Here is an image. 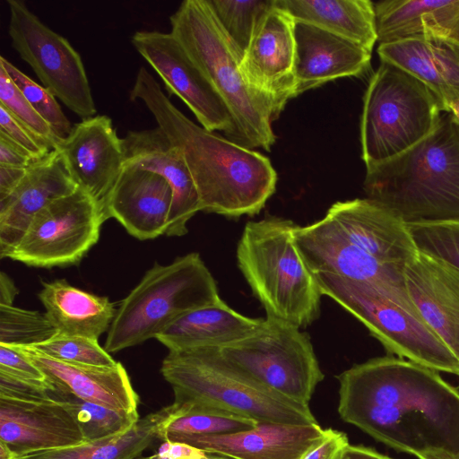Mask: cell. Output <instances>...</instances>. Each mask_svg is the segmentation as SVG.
I'll use <instances>...</instances> for the list:
<instances>
[{"mask_svg": "<svg viewBox=\"0 0 459 459\" xmlns=\"http://www.w3.org/2000/svg\"><path fill=\"white\" fill-rule=\"evenodd\" d=\"M336 378L343 421L415 456L459 453V391L437 371L381 357L356 364Z\"/></svg>", "mask_w": 459, "mask_h": 459, "instance_id": "obj_1", "label": "cell"}, {"mask_svg": "<svg viewBox=\"0 0 459 459\" xmlns=\"http://www.w3.org/2000/svg\"><path fill=\"white\" fill-rule=\"evenodd\" d=\"M130 100H142L158 126L182 151L201 212L230 218L254 216L274 194L277 173L266 156L194 123L143 66L138 70Z\"/></svg>", "mask_w": 459, "mask_h": 459, "instance_id": "obj_2", "label": "cell"}, {"mask_svg": "<svg viewBox=\"0 0 459 459\" xmlns=\"http://www.w3.org/2000/svg\"><path fill=\"white\" fill-rule=\"evenodd\" d=\"M363 189L406 225L459 221V122L445 112L414 146L367 167Z\"/></svg>", "mask_w": 459, "mask_h": 459, "instance_id": "obj_3", "label": "cell"}, {"mask_svg": "<svg viewBox=\"0 0 459 459\" xmlns=\"http://www.w3.org/2000/svg\"><path fill=\"white\" fill-rule=\"evenodd\" d=\"M170 33L208 79L233 122L226 137L270 152L275 143L269 103L252 91L240 70L243 53L217 20L208 0H185L169 16Z\"/></svg>", "mask_w": 459, "mask_h": 459, "instance_id": "obj_4", "label": "cell"}, {"mask_svg": "<svg viewBox=\"0 0 459 459\" xmlns=\"http://www.w3.org/2000/svg\"><path fill=\"white\" fill-rule=\"evenodd\" d=\"M297 224L280 217L248 221L237 247L238 265L266 316L307 327L323 296L294 242Z\"/></svg>", "mask_w": 459, "mask_h": 459, "instance_id": "obj_5", "label": "cell"}, {"mask_svg": "<svg viewBox=\"0 0 459 459\" xmlns=\"http://www.w3.org/2000/svg\"><path fill=\"white\" fill-rule=\"evenodd\" d=\"M160 372L171 385L178 404L214 406L257 422L318 423L308 405L252 379L227 361L218 347L169 351Z\"/></svg>", "mask_w": 459, "mask_h": 459, "instance_id": "obj_6", "label": "cell"}, {"mask_svg": "<svg viewBox=\"0 0 459 459\" xmlns=\"http://www.w3.org/2000/svg\"><path fill=\"white\" fill-rule=\"evenodd\" d=\"M221 300L216 281L198 253L155 263L117 308L104 349L109 352L144 342L194 309Z\"/></svg>", "mask_w": 459, "mask_h": 459, "instance_id": "obj_7", "label": "cell"}, {"mask_svg": "<svg viewBox=\"0 0 459 459\" xmlns=\"http://www.w3.org/2000/svg\"><path fill=\"white\" fill-rule=\"evenodd\" d=\"M313 275L322 295L355 316L390 353L459 376V360L427 325L408 293L328 273Z\"/></svg>", "mask_w": 459, "mask_h": 459, "instance_id": "obj_8", "label": "cell"}, {"mask_svg": "<svg viewBox=\"0 0 459 459\" xmlns=\"http://www.w3.org/2000/svg\"><path fill=\"white\" fill-rule=\"evenodd\" d=\"M445 113L435 94L403 69L381 61L363 98L361 159L366 168L388 160L429 134Z\"/></svg>", "mask_w": 459, "mask_h": 459, "instance_id": "obj_9", "label": "cell"}, {"mask_svg": "<svg viewBox=\"0 0 459 459\" xmlns=\"http://www.w3.org/2000/svg\"><path fill=\"white\" fill-rule=\"evenodd\" d=\"M218 350L252 379L301 404L308 405L324 379L309 336L274 317L266 316L252 333Z\"/></svg>", "mask_w": 459, "mask_h": 459, "instance_id": "obj_10", "label": "cell"}, {"mask_svg": "<svg viewBox=\"0 0 459 459\" xmlns=\"http://www.w3.org/2000/svg\"><path fill=\"white\" fill-rule=\"evenodd\" d=\"M12 47L43 86L67 108L86 119L96 116L87 74L69 41L46 26L22 1L7 0Z\"/></svg>", "mask_w": 459, "mask_h": 459, "instance_id": "obj_11", "label": "cell"}, {"mask_svg": "<svg viewBox=\"0 0 459 459\" xmlns=\"http://www.w3.org/2000/svg\"><path fill=\"white\" fill-rule=\"evenodd\" d=\"M105 221L99 204L78 186L44 207L6 258L42 268L75 264L97 243Z\"/></svg>", "mask_w": 459, "mask_h": 459, "instance_id": "obj_12", "label": "cell"}, {"mask_svg": "<svg viewBox=\"0 0 459 459\" xmlns=\"http://www.w3.org/2000/svg\"><path fill=\"white\" fill-rule=\"evenodd\" d=\"M295 20L274 4L255 25L240 62L249 88L270 105L273 121L297 97Z\"/></svg>", "mask_w": 459, "mask_h": 459, "instance_id": "obj_13", "label": "cell"}, {"mask_svg": "<svg viewBox=\"0 0 459 459\" xmlns=\"http://www.w3.org/2000/svg\"><path fill=\"white\" fill-rule=\"evenodd\" d=\"M131 42L160 77L169 95L178 97L201 126L210 132L233 127L231 115L208 79L170 32L138 30Z\"/></svg>", "mask_w": 459, "mask_h": 459, "instance_id": "obj_14", "label": "cell"}, {"mask_svg": "<svg viewBox=\"0 0 459 459\" xmlns=\"http://www.w3.org/2000/svg\"><path fill=\"white\" fill-rule=\"evenodd\" d=\"M74 183L100 206L105 203L125 165L123 138L106 115L82 119L56 149ZM105 218V217H104Z\"/></svg>", "mask_w": 459, "mask_h": 459, "instance_id": "obj_15", "label": "cell"}, {"mask_svg": "<svg viewBox=\"0 0 459 459\" xmlns=\"http://www.w3.org/2000/svg\"><path fill=\"white\" fill-rule=\"evenodd\" d=\"M293 237L312 274L323 273L374 282L408 293L404 267L384 264L362 251L349 242L325 216L307 226L297 225Z\"/></svg>", "mask_w": 459, "mask_h": 459, "instance_id": "obj_16", "label": "cell"}, {"mask_svg": "<svg viewBox=\"0 0 459 459\" xmlns=\"http://www.w3.org/2000/svg\"><path fill=\"white\" fill-rule=\"evenodd\" d=\"M325 216L349 242L384 264L405 267L419 252L408 226L369 198L336 202Z\"/></svg>", "mask_w": 459, "mask_h": 459, "instance_id": "obj_17", "label": "cell"}, {"mask_svg": "<svg viewBox=\"0 0 459 459\" xmlns=\"http://www.w3.org/2000/svg\"><path fill=\"white\" fill-rule=\"evenodd\" d=\"M125 165L154 172L163 177L173 192L166 235L183 236L187 222L200 210L199 195L179 147L159 126L128 131L123 138Z\"/></svg>", "mask_w": 459, "mask_h": 459, "instance_id": "obj_18", "label": "cell"}, {"mask_svg": "<svg viewBox=\"0 0 459 459\" xmlns=\"http://www.w3.org/2000/svg\"><path fill=\"white\" fill-rule=\"evenodd\" d=\"M329 429L318 423L281 424L258 422L246 431L178 437L179 441L207 453L232 459H304L327 437Z\"/></svg>", "mask_w": 459, "mask_h": 459, "instance_id": "obj_19", "label": "cell"}, {"mask_svg": "<svg viewBox=\"0 0 459 459\" xmlns=\"http://www.w3.org/2000/svg\"><path fill=\"white\" fill-rule=\"evenodd\" d=\"M0 441L16 456L85 442L76 421L59 403L2 395Z\"/></svg>", "mask_w": 459, "mask_h": 459, "instance_id": "obj_20", "label": "cell"}, {"mask_svg": "<svg viewBox=\"0 0 459 459\" xmlns=\"http://www.w3.org/2000/svg\"><path fill=\"white\" fill-rule=\"evenodd\" d=\"M173 200L169 182L160 175L124 165L103 208L105 220L116 219L139 240L166 235Z\"/></svg>", "mask_w": 459, "mask_h": 459, "instance_id": "obj_21", "label": "cell"}, {"mask_svg": "<svg viewBox=\"0 0 459 459\" xmlns=\"http://www.w3.org/2000/svg\"><path fill=\"white\" fill-rule=\"evenodd\" d=\"M297 96L343 77H363L372 51L316 25L295 21Z\"/></svg>", "mask_w": 459, "mask_h": 459, "instance_id": "obj_22", "label": "cell"}, {"mask_svg": "<svg viewBox=\"0 0 459 459\" xmlns=\"http://www.w3.org/2000/svg\"><path fill=\"white\" fill-rule=\"evenodd\" d=\"M404 280L420 315L459 360V269L418 252L404 267Z\"/></svg>", "mask_w": 459, "mask_h": 459, "instance_id": "obj_23", "label": "cell"}, {"mask_svg": "<svg viewBox=\"0 0 459 459\" xmlns=\"http://www.w3.org/2000/svg\"><path fill=\"white\" fill-rule=\"evenodd\" d=\"M78 186L57 150L33 162L21 184L0 200V256L7 257L34 217L48 204L73 193Z\"/></svg>", "mask_w": 459, "mask_h": 459, "instance_id": "obj_24", "label": "cell"}, {"mask_svg": "<svg viewBox=\"0 0 459 459\" xmlns=\"http://www.w3.org/2000/svg\"><path fill=\"white\" fill-rule=\"evenodd\" d=\"M17 348L31 359L54 387L112 410L138 414L139 396L120 362L110 368L80 366L54 359L31 347Z\"/></svg>", "mask_w": 459, "mask_h": 459, "instance_id": "obj_25", "label": "cell"}, {"mask_svg": "<svg viewBox=\"0 0 459 459\" xmlns=\"http://www.w3.org/2000/svg\"><path fill=\"white\" fill-rule=\"evenodd\" d=\"M381 61L389 62L422 82L439 100L444 111L459 99V43L420 37L380 44Z\"/></svg>", "mask_w": 459, "mask_h": 459, "instance_id": "obj_26", "label": "cell"}, {"mask_svg": "<svg viewBox=\"0 0 459 459\" xmlns=\"http://www.w3.org/2000/svg\"><path fill=\"white\" fill-rule=\"evenodd\" d=\"M377 42L433 37L459 43V0L374 3Z\"/></svg>", "mask_w": 459, "mask_h": 459, "instance_id": "obj_27", "label": "cell"}, {"mask_svg": "<svg viewBox=\"0 0 459 459\" xmlns=\"http://www.w3.org/2000/svg\"><path fill=\"white\" fill-rule=\"evenodd\" d=\"M262 322L237 312L221 299L181 316L155 339L169 351L221 347L249 335Z\"/></svg>", "mask_w": 459, "mask_h": 459, "instance_id": "obj_28", "label": "cell"}, {"mask_svg": "<svg viewBox=\"0 0 459 459\" xmlns=\"http://www.w3.org/2000/svg\"><path fill=\"white\" fill-rule=\"evenodd\" d=\"M59 334L93 340L108 331L117 309L107 297L72 286L60 279L43 282L38 294Z\"/></svg>", "mask_w": 459, "mask_h": 459, "instance_id": "obj_29", "label": "cell"}, {"mask_svg": "<svg viewBox=\"0 0 459 459\" xmlns=\"http://www.w3.org/2000/svg\"><path fill=\"white\" fill-rule=\"evenodd\" d=\"M295 21L310 23L372 51L377 41L374 3L369 0H273Z\"/></svg>", "mask_w": 459, "mask_h": 459, "instance_id": "obj_30", "label": "cell"}, {"mask_svg": "<svg viewBox=\"0 0 459 459\" xmlns=\"http://www.w3.org/2000/svg\"><path fill=\"white\" fill-rule=\"evenodd\" d=\"M177 405L172 403L139 419L127 431L93 442L31 453L15 459H136L155 441L174 417Z\"/></svg>", "mask_w": 459, "mask_h": 459, "instance_id": "obj_31", "label": "cell"}, {"mask_svg": "<svg viewBox=\"0 0 459 459\" xmlns=\"http://www.w3.org/2000/svg\"><path fill=\"white\" fill-rule=\"evenodd\" d=\"M175 404L176 413L162 430L161 441L185 436L237 433L250 430L258 423L253 419L214 406L195 403Z\"/></svg>", "mask_w": 459, "mask_h": 459, "instance_id": "obj_32", "label": "cell"}, {"mask_svg": "<svg viewBox=\"0 0 459 459\" xmlns=\"http://www.w3.org/2000/svg\"><path fill=\"white\" fill-rule=\"evenodd\" d=\"M50 399L63 405L79 426L85 442L112 437L130 429L139 414L118 411L51 385Z\"/></svg>", "mask_w": 459, "mask_h": 459, "instance_id": "obj_33", "label": "cell"}, {"mask_svg": "<svg viewBox=\"0 0 459 459\" xmlns=\"http://www.w3.org/2000/svg\"><path fill=\"white\" fill-rule=\"evenodd\" d=\"M57 333L46 313L0 305V344L34 347Z\"/></svg>", "mask_w": 459, "mask_h": 459, "instance_id": "obj_34", "label": "cell"}, {"mask_svg": "<svg viewBox=\"0 0 459 459\" xmlns=\"http://www.w3.org/2000/svg\"><path fill=\"white\" fill-rule=\"evenodd\" d=\"M273 0H208L220 24L244 53L256 23L272 7Z\"/></svg>", "mask_w": 459, "mask_h": 459, "instance_id": "obj_35", "label": "cell"}, {"mask_svg": "<svg viewBox=\"0 0 459 459\" xmlns=\"http://www.w3.org/2000/svg\"><path fill=\"white\" fill-rule=\"evenodd\" d=\"M0 65L22 92L24 97L48 124L54 134L60 141L65 140L71 133L73 126L66 117L56 98L44 86L39 85L31 78L23 74L3 56H0Z\"/></svg>", "mask_w": 459, "mask_h": 459, "instance_id": "obj_36", "label": "cell"}, {"mask_svg": "<svg viewBox=\"0 0 459 459\" xmlns=\"http://www.w3.org/2000/svg\"><path fill=\"white\" fill-rule=\"evenodd\" d=\"M31 348L68 364L110 368L117 363L104 348L100 347L98 340L82 336L57 333L55 337Z\"/></svg>", "mask_w": 459, "mask_h": 459, "instance_id": "obj_37", "label": "cell"}, {"mask_svg": "<svg viewBox=\"0 0 459 459\" xmlns=\"http://www.w3.org/2000/svg\"><path fill=\"white\" fill-rule=\"evenodd\" d=\"M407 226L419 252L459 269V221Z\"/></svg>", "mask_w": 459, "mask_h": 459, "instance_id": "obj_38", "label": "cell"}, {"mask_svg": "<svg viewBox=\"0 0 459 459\" xmlns=\"http://www.w3.org/2000/svg\"><path fill=\"white\" fill-rule=\"evenodd\" d=\"M0 105L29 129L47 141L53 150L58 148L61 141L32 108L2 65H0Z\"/></svg>", "mask_w": 459, "mask_h": 459, "instance_id": "obj_39", "label": "cell"}, {"mask_svg": "<svg viewBox=\"0 0 459 459\" xmlns=\"http://www.w3.org/2000/svg\"><path fill=\"white\" fill-rule=\"evenodd\" d=\"M0 134L25 151L35 161L46 158L52 147L0 105Z\"/></svg>", "mask_w": 459, "mask_h": 459, "instance_id": "obj_40", "label": "cell"}, {"mask_svg": "<svg viewBox=\"0 0 459 459\" xmlns=\"http://www.w3.org/2000/svg\"><path fill=\"white\" fill-rule=\"evenodd\" d=\"M0 372L15 377L44 382L41 370L19 348L0 344Z\"/></svg>", "mask_w": 459, "mask_h": 459, "instance_id": "obj_41", "label": "cell"}, {"mask_svg": "<svg viewBox=\"0 0 459 459\" xmlns=\"http://www.w3.org/2000/svg\"><path fill=\"white\" fill-rule=\"evenodd\" d=\"M47 381L26 380L0 372V395L24 401L51 400Z\"/></svg>", "mask_w": 459, "mask_h": 459, "instance_id": "obj_42", "label": "cell"}, {"mask_svg": "<svg viewBox=\"0 0 459 459\" xmlns=\"http://www.w3.org/2000/svg\"><path fill=\"white\" fill-rule=\"evenodd\" d=\"M349 445V438L344 432L329 429L325 439L304 459H342Z\"/></svg>", "mask_w": 459, "mask_h": 459, "instance_id": "obj_43", "label": "cell"}, {"mask_svg": "<svg viewBox=\"0 0 459 459\" xmlns=\"http://www.w3.org/2000/svg\"><path fill=\"white\" fill-rule=\"evenodd\" d=\"M210 456L206 451L191 445L165 440L161 441L157 451L149 459H205Z\"/></svg>", "mask_w": 459, "mask_h": 459, "instance_id": "obj_44", "label": "cell"}, {"mask_svg": "<svg viewBox=\"0 0 459 459\" xmlns=\"http://www.w3.org/2000/svg\"><path fill=\"white\" fill-rule=\"evenodd\" d=\"M35 160L22 148L0 134V166L29 168Z\"/></svg>", "mask_w": 459, "mask_h": 459, "instance_id": "obj_45", "label": "cell"}, {"mask_svg": "<svg viewBox=\"0 0 459 459\" xmlns=\"http://www.w3.org/2000/svg\"><path fill=\"white\" fill-rule=\"evenodd\" d=\"M27 169L0 166V200L7 197L21 184Z\"/></svg>", "mask_w": 459, "mask_h": 459, "instance_id": "obj_46", "label": "cell"}, {"mask_svg": "<svg viewBox=\"0 0 459 459\" xmlns=\"http://www.w3.org/2000/svg\"><path fill=\"white\" fill-rule=\"evenodd\" d=\"M342 459H393L364 446L349 445Z\"/></svg>", "mask_w": 459, "mask_h": 459, "instance_id": "obj_47", "label": "cell"}, {"mask_svg": "<svg viewBox=\"0 0 459 459\" xmlns=\"http://www.w3.org/2000/svg\"><path fill=\"white\" fill-rule=\"evenodd\" d=\"M18 294V289L13 280L1 272L0 274V305H13V300Z\"/></svg>", "mask_w": 459, "mask_h": 459, "instance_id": "obj_48", "label": "cell"}, {"mask_svg": "<svg viewBox=\"0 0 459 459\" xmlns=\"http://www.w3.org/2000/svg\"><path fill=\"white\" fill-rule=\"evenodd\" d=\"M418 459H459V453L451 454L444 451L428 452L417 456Z\"/></svg>", "mask_w": 459, "mask_h": 459, "instance_id": "obj_49", "label": "cell"}, {"mask_svg": "<svg viewBox=\"0 0 459 459\" xmlns=\"http://www.w3.org/2000/svg\"><path fill=\"white\" fill-rule=\"evenodd\" d=\"M14 453L3 442L0 441V459H15Z\"/></svg>", "mask_w": 459, "mask_h": 459, "instance_id": "obj_50", "label": "cell"}, {"mask_svg": "<svg viewBox=\"0 0 459 459\" xmlns=\"http://www.w3.org/2000/svg\"><path fill=\"white\" fill-rule=\"evenodd\" d=\"M448 111L446 113H451L454 117L459 122V99L451 102L447 108Z\"/></svg>", "mask_w": 459, "mask_h": 459, "instance_id": "obj_51", "label": "cell"}, {"mask_svg": "<svg viewBox=\"0 0 459 459\" xmlns=\"http://www.w3.org/2000/svg\"><path fill=\"white\" fill-rule=\"evenodd\" d=\"M136 459H149V457L148 456L141 455V456L137 457ZM205 459H232V458H229V457H225V456H221V455L210 454V456L205 458Z\"/></svg>", "mask_w": 459, "mask_h": 459, "instance_id": "obj_52", "label": "cell"}]
</instances>
